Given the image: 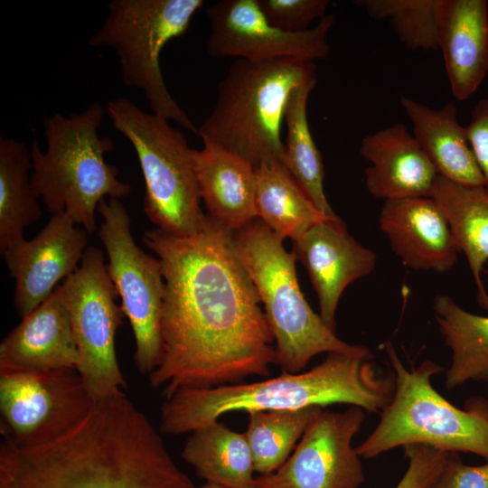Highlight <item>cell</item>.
I'll use <instances>...</instances> for the list:
<instances>
[{
    "label": "cell",
    "mask_w": 488,
    "mask_h": 488,
    "mask_svg": "<svg viewBox=\"0 0 488 488\" xmlns=\"http://www.w3.org/2000/svg\"><path fill=\"white\" fill-rule=\"evenodd\" d=\"M142 239L160 261L165 284L163 354L150 385L167 399L181 389L267 377L276 363L274 337L233 233L206 214L192 235L155 228Z\"/></svg>",
    "instance_id": "obj_1"
},
{
    "label": "cell",
    "mask_w": 488,
    "mask_h": 488,
    "mask_svg": "<svg viewBox=\"0 0 488 488\" xmlns=\"http://www.w3.org/2000/svg\"><path fill=\"white\" fill-rule=\"evenodd\" d=\"M124 391L95 402L61 436L0 445V488H195Z\"/></svg>",
    "instance_id": "obj_2"
},
{
    "label": "cell",
    "mask_w": 488,
    "mask_h": 488,
    "mask_svg": "<svg viewBox=\"0 0 488 488\" xmlns=\"http://www.w3.org/2000/svg\"><path fill=\"white\" fill-rule=\"evenodd\" d=\"M394 389L393 373L383 374L372 360L332 352L307 371L282 372L250 383L181 389L162 403L159 431L171 436L192 433L226 413L239 411L348 404L380 413Z\"/></svg>",
    "instance_id": "obj_3"
},
{
    "label": "cell",
    "mask_w": 488,
    "mask_h": 488,
    "mask_svg": "<svg viewBox=\"0 0 488 488\" xmlns=\"http://www.w3.org/2000/svg\"><path fill=\"white\" fill-rule=\"evenodd\" d=\"M317 81L315 64L296 58L237 59L219 82L215 105L198 127L203 144L251 164L285 165L282 123L291 94Z\"/></svg>",
    "instance_id": "obj_4"
},
{
    "label": "cell",
    "mask_w": 488,
    "mask_h": 488,
    "mask_svg": "<svg viewBox=\"0 0 488 488\" xmlns=\"http://www.w3.org/2000/svg\"><path fill=\"white\" fill-rule=\"evenodd\" d=\"M105 109L92 103L80 113L45 118V152L34 139L31 145V183L49 212L65 213L88 233L97 230L96 212L101 201L121 199L131 186L117 178V168L105 160L112 140L98 130Z\"/></svg>",
    "instance_id": "obj_5"
},
{
    "label": "cell",
    "mask_w": 488,
    "mask_h": 488,
    "mask_svg": "<svg viewBox=\"0 0 488 488\" xmlns=\"http://www.w3.org/2000/svg\"><path fill=\"white\" fill-rule=\"evenodd\" d=\"M235 249L264 307L282 372L304 371L317 354L337 352L373 360L364 345L341 340L311 308L301 291L294 251L259 219L233 233Z\"/></svg>",
    "instance_id": "obj_6"
},
{
    "label": "cell",
    "mask_w": 488,
    "mask_h": 488,
    "mask_svg": "<svg viewBox=\"0 0 488 488\" xmlns=\"http://www.w3.org/2000/svg\"><path fill=\"white\" fill-rule=\"evenodd\" d=\"M385 351L394 375V394L377 427L355 447L357 454L370 459L396 447L422 445L488 461V400L469 398L459 408L432 386L431 379L443 371L439 364L427 360L407 368L390 342Z\"/></svg>",
    "instance_id": "obj_7"
},
{
    "label": "cell",
    "mask_w": 488,
    "mask_h": 488,
    "mask_svg": "<svg viewBox=\"0 0 488 488\" xmlns=\"http://www.w3.org/2000/svg\"><path fill=\"white\" fill-rule=\"evenodd\" d=\"M113 127L132 144L145 180L144 211L155 228L176 235L197 232L206 214L192 164V148L160 115L124 98L108 102Z\"/></svg>",
    "instance_id": "obj_8"
},
{
    "label": "cell",
    "mask_w": 488,
    "mask_h": 488,
    "mask_svg": "<svg viewBox=\"0 0 488 488\" xmlns=\"http://www.w3.org/2000/svg\"><path fill=\"white\" fill-rule=\"evenodd\" d=\"M202 0H112L101 27L89 38L93 47L112 48L123 82L140 89L153 113L198 134V127L165 86L159 57L165 44L183 35Z\"/></svg>",
    "instance_id": "obj_9"
},
{
    "label": "cell",
    "mask_w": 488,
    "mask_h": 488,
    "mask_svg": "<svg viewBox=\"0 0 488 488\" xmlns=\"http://www.w3.org/2000/svg\"><path fill=\"white\" fill-rule=\"evenodd\" d=\"M98 212L102 218L98 235L108 258V275L134 334V362L139 373L149 375L163 354L161 319L165 284L162 267L158 258L136 245L130 217L119 199L101 201Z\"/></svg>",
    "instance_id": "obj_10"
},
{
    "label": "cell",
    "mask_w": 488,
    "mask_h": 488,
    "mask_svg": "<svg viewBox=\"0 0 488 488\" xmlns=\"http://www.w3.org/2000/svg\"><path fill=\"white\" fill-rule=\"evenodd\" d=\"M79 352L77 371L95 401L124 391L115 339L124 312L116 302L104 253L88 247L78 269L60 285Z\"/></svg>",
    "instance_id": "obj_11"
},
{
    "label": "cell",
    "mask_w": 488,
    "mask_h": 488,
    "mask_svg": "<svg viewBox=\"0 0 488 488\" xmlns=\"http://www.w3.org/2000/svg\"><path fill=\"white\" fill-rule=\"evenodd\" d=\"M95 402L76 368L0 370L1 435L14 446H35L61 436Z\"/></svg>",
    "instance_id": "obj_12"
},
{
    "label": "cell",
    "mask_w": 488,
    "mask_h": 488,
    "mask_svg": "<svg viewBox=\"0 0 488 488\" xmlns=\"http://www.w3.org/2000/svg\"><path fill=\"white\" fill-rule=\"evenodd\" d=\"M365 410H323L308 426L287 460L275 472L255 478L253 488H359L364 473L352 443Z\"/></svg>",
    "instance_id": "obj_13"
},
{
    "label": "cell",
    "mask_w": 488,
    "mask_h": 488,
    "mask_svg": "<svg viewBox=\"0 0 488 488\" xmlns=\"http://www.w3.org/2000/svg\"><path fill=\"white\" fill-rule=\"evenodd\" d=\"M210 21L207 52L249 61L296 58L314 61L329 55L327 37L335 15L323 17L306 31L290 33L272 25L258 0H221L206 10Z\"/></svg>",
    "instance_id": "obj_14"
},
{
    "label": "cell",
    "mask_w": 488,
    "mask_h": 488,
    "mask_svg": "<svg viewBox=\"0 0 488 488\" xmlns=\"http://www.w3.org/2000/svg\"><path fill=\"white\" fill-rule=\"evenodd\" d=\"M87 233L67 214L57 213L33 239L23 238L0 251L15 282L14 305L21 318L78 269L88 248Z\"/></svg>",
    "instance_id": "obj_15"
},
{
    "label": "cell",
    "mask_w": 488,
    "mask_h": 488,
    "mask_svg": "<svg viewBox=\"0 0 488 488\" xmlns=\"http://www.w3.org/2000/svg\"><path fill=\"white\" fill-rule=\"evenodd\" d=\"M293 242V251L316 292L319 314L335 332V313L343 291L373 271L377 255L350 235L339 217L313 225Z\"/></svg>",
    "instance_id": "obj_16"
},
{
    "label": "cell",
    "mask_w": 488,
    "mask_h": 488,
    "mask_svg": "<svg viewBox=\"0 0 488 488\" xmlns=\"http://www.w3.org/2000/svg\"><path fill=\"white\" fill-rule=\"evenodd\" d=\"M379 224L406 267L445 273L455 265L458 248L446 218L431 197L385 201Z\"/></svg>",
    "instance_id": "obj_17"
},
{
    "label": "cell",
    "mask_w": 488,
    "mask_h": 488,
    "mask_svg": "<svg viewBox=\"0 0 488 488\" xmlns=\"http://www.w3.org/2000/svg\"><path fill=\"white\" fill-rule=\"evenodd\" d=\"M361 155L371 164L365 184L375 198L431 197L438 174L414 136L400 123L362 138Z\"/></svg>",
    "instance_id": "obj_18"
},
{
    "label": "cell",
    "mask_w": 488,
    "mask_h": 488,
    "mask_svg": "<svg viewBox=\"0 0 488 488\" xmlns=\"http://www.w3.org/2000/svg\"><path fill=\"white\" fill-rule=\"evenodd\" d=\"M79 352L60 285L0 343V370L77 368Z\"/></svg>",
    "instance_id": "obj_19"
},
{
    "label": "cell",
    "mask_w": 488,
    "mask_h": 488,
    "mask_svg": "<svg viewBox=\"0 0 488 488\" xmlns=\"http://www.w3.org/2000/svg\"><path fill=\"white\" fill-rule=\"evenodd\" d=\"M437 49L452 94L469 99L488 72V4L485 0H439Z\"/></svg>",
    "instance_id": "obj_20"
},
{
    "label": "cell",
    "mask_w": 488,
    "mask_h": 488,
    "mask_svg": "<svg viewBox=\"0 0 488 488\" xmlns=\"http://www.w3.org/2000/svg\"><path fill=\"white\" fill-rule=\"evenodd\" d=\"M192 164L201 200L208 215L235 233L258 219L256 168L219 146L192 149Z\"/></svg>",
    "instance_id": "obj_21"
},
{
    "label": "cell",
    "mask_w": 488,
    "mask_h": 488,
    "mask_svg": "<svg viewBox=\"0 0 488 488\" xmlns=\"http://www.w3.org/2000/svg\"><path fill=\"white\" fill-rule=\"evenodd\" d=\"M400 105L413 125V136L438 176L471 186H485L483 176L470 147L465 127L457 120L453 102L440 109L405 96Z\"/></svg>",
    "instance_id": "obj_22"
},
{
    "label": "cell",
    "mask_w": 488,
    "mask_h": 488,
    "mask_svg": "<svg viewBox=\"0 0 488 488\" xmlns=\"http://www.w3.org/2000/svg\"><path fill=\"white\" fill-rule=\"evenodd\" d=\"M431 198L446 218L459 252L467 259L478 304L488 310V293L482 278L488 260V190L438 176Z\"/></svg>",
    "instance_id": "obj_23"
},
{
    "label": "cell",
    "mask_w": 488,
    "mask_h": 488,
    "mask_svg": "<svg viewBox=\"0 0 488 488\" xmlns=\"http://www.w3.org/2000/svg\"><path fill=\"white\" fill-rule=\"evenodd\" d=\"M181 455L206 483L226 488H253L255 469L246 435L220 420L192 431Z\"/></svg>",
    "instance_id": "obj_24"
},
{
    "label": "cell",
    "mask_w": 488,
    "mask_h": 488,
    "mask_svg": "<svg viewBox=\"0 0 488 488\" xmlns=\"http://www.w3.org/2000/svg\"><path fill=\"white\" fill-rule=\"evenodd\" d=\"M435 320L451 363L445 384L451 390L468 381H488V316L470 313L452 297L438 295L433 301Z\"/></svg>",
    "instance_id": "obj_25"
},
{
    "label": "cell",
    "mask_w": 488,
    "mask_h": 488,
    "mask_svg": "<svg viewBox=\"0 0 488 488\" xmlns=\"http://www.w3.org/2000/svg\"><path fill=\"white\" fill-rule=\"evenodd\" d=\"M256 179L258 219L283 240H295L313 225L329 219L317 210L284 164H260L256 168Z\"/></svg>",
    "instance_id": "obj_26"
},
{
    "label": "cell",
    "mask_w": 488,
    "mask_h": 488,
    "mask_svg": "<svg viewBox=\"0 0 488 488\" xmlns=\"http://www.w3.org/2000/svg\"><path fill=\"white\" fill-rule=\"evenodd\" d=\"M31 149L0 137V251L21 239L24 230L42 216L31 183Z\"/></svg>",
    "instance_id": "obj_27"
},
{
    "label": "cell",
    "mask_w": 488,
    "mask_h": 488,
    "mask_svg": "<svg viewBox=\"0 0 488 488\" xmlns=\"http://www.w3.org/2000/svg\"><path fill=\"white\" fill-rule=\"evenodd\" d=\"M317 81L296 89L285 111L286 126L285 166L311 202L324 216H338L329 204L324 189V167L322 155L313 138L307 119V101Z\"/></svg>",
    "instance_id": "obj_28"
},
{
    "label": "cell",
    "mask_w": 488,
    "mask_h": 488,
    "mask_svg": "<svg viewBox=\"0 0 488 488\" xmlns=\"http://www.w3.org/2000/svg\"><path fill=\"white\" fill-rule=\"evenodd\" d=\"M323 410V407L311 406L300 409L249 413L244 433L251 450L255 472L261 476L277 470Z\"/></svg>",
    "instance_id": "obj_29"
},
{
    "label": "cell",
    "mask_w": 488,
    "mask_h": 488,
    "mask_svg": "<svg viewBox=\"0 0 488 488\" xmlns=\"http://www.w3.org/2000/svg\"><path fill=\"white\" fill-rule=\"evenodd\" d=\"M353 3L373 19L389 20L408 48L437 49L439 0H358Z\"/></svg>",
    "instance_id": "obj_30"
},
{
    "label": "cell",
    "mask_w": 488,
    "mask_h": 488,
    "mask_svg": "<svg viewBox=\"0 0 488 488\" xmlns=\"http://www.w3.org/2000/svg\"><path fill=\"white\" fill-rule=\"evenodd\" d=\"M267 20L274 26L290 33L310 28L316 19L325 16L327 0H258Z\"/></svg>",
    "instance_id": "obj_31"
},
{
    "label": "cell",
    "mask_w": 488,
    "mask_h": 488,
    "mask_svg": "<svg viewBox=\"0 0 488 488\" xmlns=\"http://www.w3.org/2000/svg\"><path fill=\"white\" fill-rule=\"evenodd\" d=\"M403 452L408 466L395 488H430L440 479L448 453L422 445L403 446Z\"/></svg>",
    "instance_id": "obj_32"
},
{
    "label": "cell",
    "mask_w": 488,
    "mask_h": 488,
    "mask_svg": "<svg viewBox=\"0 0 488 488\" xmlns=\"http://www.w3.org/2000/svg\"><path fill=\"white\" fill-rule=\"evenodd\" d=\"M465 130L470 147L488 190V97L475 104Z\"/></svg>",
    "instance_id": "obj_33"
},
{
    "label": "cell",
    "mask_w": 488,
    "mask_h": 488,
    "mask_svg": "<svg viewBox=\"0 0 488 488\" xmlns=\"http://www.w3.org/2000/svg\"><path fill=\"white\" fill-rule=\"evenodd\" d=\"M439 482L442 488H488V461L479 466L466 465L455 453H448Z\"/></svg>",
    "instance_id": "obj_34"
},
{
    "label": "cell",
    "mask_w": 488,
    "mask_h": 488,
    "mask_svg": "<svg viewBox=\"0 0 488 488\" xmlns=\"http://www.w3.org/2000/svg\"><path fill=\"white\" fill-rule=\"evenodd\" d=\"M195 488H226V487L217 485V484H213V483H205L204 484H202L201 486H198V487L196 486Z\"/></svg>",
    "instance_id": "obj_35"
},
{
    "label": "cell",
    "mask_w": 488,
    "mask_h": 488,
    "mask_svg": "<svg viewBox=\"0 0 488 488\" xmlns=\"http://www.w3.org/2000/svg\"><path fill=\"white\" fill-rule=\"evenodd\" d=\"M430 488H442L439 480L433 486H431Z\"/></svg>",
    "instance_id": "obj_36"
}]
</instances>
